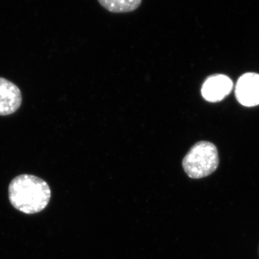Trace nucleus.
I'll list each match as a JSON object with an SVG mask.
<instances>
[{
	"label": "nucleus",
	"instance_id": "f257e3e1",
	"mask_svg": "<svg viewBox=\"0 0 259 259\" xmlns=\"http://www.w3.org/2000/svg\"><path fill=\"white\" fill-rule=\"evenodd\" d=\"M8 197L15 209L24 214H35L47 208L51 200V190L45 180L24 174L10 182Z\"/></svg>",
	"mask_w": 259,
	"mask_h": 259
},
{
	"label": "nucleus",
	"instance_id": "f03ea898",
	"mask_svg": "<svg viewBox=\"0 0 259 259\" xmlns=\"http://www.w3.org/2000/svg\"><path fill=\"white\" fill-rule=\"evenodd\" d=\"M219 165L217 148L207 141L192 146L182 162L184 170L192 179H202L212 175Z\"/></svg>",
	"mask_w": 259,
	"mask_h": 259
},
{
	"label": "nucleus",
	"instance_id": "7ed1b4c3",
	"mask_svg": "<svg viewBox=\"0 0 259 259\" xmlns=\"http://www.w3.org/2000/svg\"><path fill=\"white\" fill-rule=\"evenodd\" d=\"M236 97L240 104L245 107L259 105V74L246 73L238 79L236 86Z\"/></svg>",
	"mask_w": 259,
	"mask_h": 259
},
{
	"label": "nucleus",
	"instance_id": "20e7f679",
	"mask_svg": "<svg viewBox=\"0 0 259 259\" xmlns=\"http://www.w3.org/2000/svg\"><path fill=\"white\" fill-rule=\"evenodd\" d=\"M233 87V81L226 75H212L205 80L201 92L204 100L218 102L231 93Z\"/></svg>",
	"mask_w": 259,
	"mask_h": 259
},
{
	"label": "nucleus",
	"instance_id": "39448f33",
	"mask_svg": "<svg viewBox=\"0 0 259 259\" xmlns=\"http://www.w3.org/2000/svg\"><path fill=\"white\" fill-rule=\"evenodd\" d=\"M21 91L16 84L0 77V115H12L18 111L22 105Z\"/></svg>",
	"mask_w": 259,
	"mask_h": 259
},
{
	"label": "nucleus",
	"instance_id": "423d86ee",
	"mask_svg": "<svg viewBox=\"0 0 259 259\" xmlns=\"http://www.w3.org/2000/svg\"><path fill=\"white\" fill-rule=\"evenodd\" d=\"M98 2L110 13H126L137 10L142 0H98Z\"/></svg>",
	"mask_w": 259,
	"mask_h": 259
}]
</instances>
